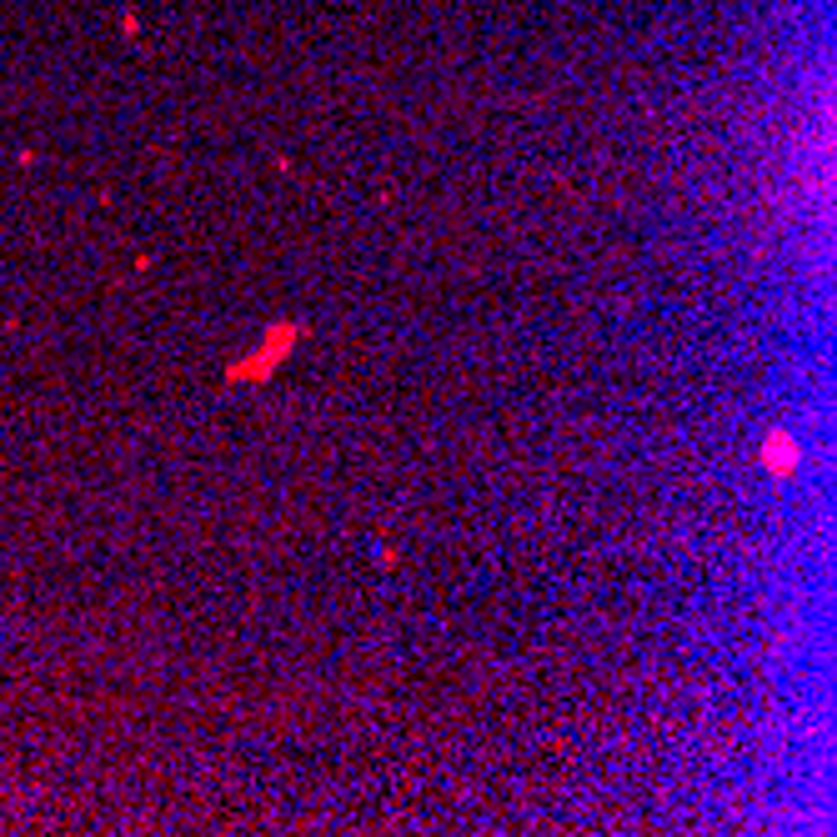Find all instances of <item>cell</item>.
<instances>
[{
  "label": "cell",
  "instance_id": "1",
  "mask_svg": "<svg viewBox=\"0 0 837 837\" xmlns=\"http://www.w3.org/2000/svg\"><path fill=\"white\" fill-rule=\"evenodd\" d=\"M296 341H301V322L266 326L262 347L246 351V356H236V362L226 366V387H241V381H246V387H262V381H271V372L296 351Z\"/></svg>",
  "mask_w": 837,
  "mask_h": 837
},
{
  "label": "cell",
  "instance_id": "2",
  "mask_svg": "<svg viewBox=\"0 0 837 837\" xmlns=\"http://www.w3.org/2000/svg\"><path fill=\"white\" fill-rule=\"evenodd\" d=\"M757 462H763V472L773 476V482H792L802 466V447L798 437H792L788 426H767L763 447H757Z\"/></svg>",
  "mask_w": 837,
  "mask_h": 837
}]
</instances>
